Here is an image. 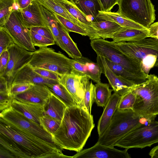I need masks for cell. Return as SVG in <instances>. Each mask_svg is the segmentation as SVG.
Returning a JSON list of instances; mask_svg holds the SVG:
<instances>
[{"label": "cell", "mask_w": 158, "mask_h": 158, "mask_svg": "<svg viewBox=\"0 0 158 158\" xmlns=\"http://www.w3.org/2000/svg\"><path fill=\"white\" fill-rule=\"evenodd\" d=\"M0 112L11 106L14 99L11 95L6 93H0Z\"/></svg>", "instance_id": "44"}, {"label": "cell", "mask_w": 158, "mask_h": 158, "mask_svg": "<svg viewBox=\"0 0 158 158\" xmlns=\"http://www.w3.org/2000/svg\"><path fill=\"white\" fill-rule=\"evenodd\" d=\"M14 43L13 40L6 28L4 26L0 27V54Z\"/></svg>", "instance_id": "40"}, {"label": "cell", "mask_w": 158, "mask_h": 158, "mask_svg": "<svg viewBox=\"0 0 158 158\" xmlns=\"http://www.w3.org/2000/svg\"><path fill=\"white\" fill-rule=\"evenodd\" d=\"M10 58L4 76L6 79L10 93V89L18 72L31 59L32 52L28 51L14 43L8 48Z\"/></svg>", "instance_id": "12"}, {"label": "cell", "mask_w": 158, "mask_h": 158, "mask_svg": "<svg viewBox=\"0 0 158 158\" xmlns=\"http://www.w3.org/2000/svg\"><path fill=\"white\" fill-rule=\"evenodd\" d=\"M0 135L12 142L27 158H69L55 143L0 121Z\"/></svg>", "instance_id": "2"}, {"label": "cell", "mask_w": 158, "mask_h": 158, "mask_svg": "<svg viewBox=\"0 0 158 158\" xmlns=\"http://www.w3.org/2000/svg\"><path fill=\"white\" fill-rule=\"evenodd\" d=\"M148 29L140 30L122 27L114 34L112 39L114 43L133 42L148 38Z\"/></svg>", "instance_id": "23"}, {"label": "cell", "mask_w": 158, "mask_h": 158, "mask_svg": "<svg viewBox=\"0 0 158 158\" xmlns=\"http://www.w3.org/2000/svg\"><path fill=\"white\" fill-rule=\"evenodd\" d=\"M95 126L93 115L78 105L67 107L52 137L62 150H82Z\"/></svg>", "instance_id": "1"}, {"label": "cell", "mask_w": 158, "mask_h": 158, "mask_svg": "<svg viewBox=\"0 0 158 158\" xmlns=\"http://www.w3.org/2000/svg\"><path fill=\"white\" fill-rule=\"evenodd\" d=\"M70 1L86 16L93 18L92 21H101L97 18L99 11H102L99 0H70Z\"/></svg>", "instance_id": "27"}, {"label": "cell", "mask_w": 158, "mask_h": 158, "mask_svg": "<svg viewBox=\"0 0 158 158\" xmlns=\"http://www.w3.org/2000/svg\"><path fill=\"white\" fill-rule=\"evenodd\" d=\"M92 24L96 31L97 39H112L114 34L122 27L114 22L108 20L92 21Z\"/></svg>", "instance_id": "25"}, {"label": "cell", "mask_w": 158, "mask_h": 158, "mask_svg": "<svg viewBox=\"0 0 158 158\" xmlns=\"http://www.w3.org/2000/svg\"><path fill=\"white\" fill-rule=\"evenodd\" d=\"M33 69L35 72L45 78L58 81L60 80V76L55 72L40 68H33Z\"/></svg>", "instance_id": "43"}, {"label": "cell", "mask_w": 158, "mask_h": 158, "mask_svg": "<svg viewBox=\"0 0 158 158\" xmlns=\"http://www.w3.org/2000/svg\"><path fill=\"white\" fill-rule=\"evenodd\" d=\"M15 158V156L9 151L0 147V158Z\"/></svg>", "instance_id": "50"}, {"label": "cell", "mask_w": 158, "mask_h": 158, "mask_svg": "<svg viewBox=\"0 0 158 158\" xmlns=\"http://www.w3.org/2000/svg\"><path fill=\"white\" fill-rule=\"evenodd\" d=\"M128 149L121 150L114 146L102 145L97 142L91 147L82 150L72 156L73 158H130Z\"/></svg>", "instance_id": "14"}, {"label": "cell", "mask_w": 158, "mask_h": 158, "mask_svg": "<svg viewBox=\"0 0 158 158\" xmlns=\"http://www.w3.org/2000/svg\"><path fill=\"white\" fill-rule=\"evenodd\" d=\"M90 45L97 56H104L123 66L129 72L145 79L148 75L143 70L140 64L124 54L115 46V43L102 38L91 40Z\"/></svg>", "instance_id": "7"}, {"label": "cell", "mask_w": 158, "mask_h": 158, "mask_svg": "<svg viewBox=\"0 0 158 158\" xmlns=\"http://www.w3.org/2000/svg\"><path fill=\"white\" fill-rule=\"evenodd\" d=\"M4 26L15 43L28 51L33 52L36 51L32 43L30 30L24 23L21 9L12 12Z\"/></svg>", "instance_id": "11"}, {"label": "cell", "mask_w": 158, "mask_h": 158, "mask_svg": "<svg viewBox=\"0 0 158 158\" xmlns=\"http://www.w3.org/2000/svg\"><path fill=\"white\" fill-rule=\"evenodd\" d=\"M60 77L59 82L65 87L78 105L85 109L84 105L85 91L90 79L86 76L76 73Z\"/></svg>", "instance_id": "13"}, {"label": "cell", "mask_w": 158, "mask_h": 158, "mask_svg": "<svg viewBox=\"0 0 158 158\" xmlns=\"http://www.w3.org/2000/svg\"><path fill=\"white\" fill-rule=\"evenodd\" d=\"M39 7L47 27L49 28L53 34L56 44L65 51V48L60 35L58 20L53 13L42 5L39 4Z\"/></svg>", "instance_id": "26"}, {"label": "cell", "mask_w": 158, "mask_h": 158, "mask_svg": "<svg viewBox=\"0 0 158 158\" xmlns=\"http://www.w3.org/2000/svg\"><path fill=\"white\" fill-rule=\"evenodd\" d=\"M59 81L42 77L35 72L33 68L27 64L24 66L18 72L12 83H26L35 85H43L47 86Z\"/></svg>", "instance_id": "19"}, {"label": "cell", "mask_w": 158, "mask_h": 158, "mask_svg": "<svg viewBox=\"0 0 158 158\" xmlns=\"http://www.w3.org/2000/svg\"><path fill=\"white\" fill-rule=\"evenodd\" d=\"M0 121L45 141L56 144L52 135L46 131L40 124L27 118L11 106L0 112Z\"/></svg>", "instance_id": "10"}, {"label": "cell", "mask_w": 158, "mask_h": 158, "mask_svg": "<svg viewBox=\"0 0 158 158\" xmlns=\"http://www.w3.org/2000/svg\"><path fill=\"white\" fill-rule=\"evenodd\" d=\"M34 85L32 84L26 83H12L10 89V94L14 97L15 95L28 90Z\"/></svg>", "instance_id": "42"}, {"label": "cell", "mask_w": 158, "mask_h": 158, "mask_svg": "<svg viewBox=\"0 0 158 158\" xmlns=\"http://www.w3.org/2000/svg\"><path fill=\"white\" fill-rule=\"evenodd\" d=\"M61 4L69 12L75 19L83 24L92 27V21L89 20L88 17L81 12L70 1L60 0Z\"/></svg>", "instance_id": "33"}, {"label": "cell", "mask_w": 158, "mask_h": 158, "mask_svg": "<svg viewBox=\"0 0 158 158\" xmlns=\"http://www.w3.org/2000/svg\"><path fill=\"white\" fill-rule=\"evenodd\" d=\"M10 55L7 50L0 54V75L3 76L6 69L9 61Z\"/></svg>", "instance_id": "46"}, {"label": "cell", "mask_w": 158, "mask_h": 158, "mask_svg": "<svg viewBox=\"0 0 158 158\" xmlns=\"http://www.w3.org/2000/svg\"><path fill=\"white\" fill-rule=\"evenodd\" d=\"M94 85L92 81H89L87 84L85 90L84 97V105L87 111L91 114L92 105L94 101Z\"/></svg>", "instance_id": "39"}, {"label": "cell", "mask_w": 158, "mask_h": 158, "mask_svg": "<svg viewBox=\"0 0 158 158\" xmlns=\"http://www.w3.org/2000/svg\"><path fill=\"white\" fill-rule=\"evenodd\" d=\"M33 0H16V2L21 9L28 6Z\"/></svg>", "instance_id": "51"}, {"label": "cell", "mask_w": 158, "mask_h": 158, "mask_svg": "<svg viewBox=\"0 0 158 158\" xmlns=\"http://www.w3.org/2000/svg\"><path fill=\"white\" fill-rule=\"evenodd\" d=\"M46 9L54 14L68 19L79 26L87 32L89 38L91 40L96 37V31L91 27L86 26L73 17L61 4L60 0H34Z\"/></svg>", "instance_id": "16"}, {"label": "cell", "mask_w": 158, "mask_h": 158, "mask_svg": "<svg viewBox=\"0 0 158 158\" xmlns=\"http://www.w3.org/2000/svg\"><path fill=\"white\" fill-rule=\"evenodd\" d=\"M142 116L133 110L117 109L110 124L103 133L99 136L98 143L107 146H114L118 140L135 127L155 119Z\"/></svg>", "instance_id": "3"}, {"label": "cell", "mask_w": 158, "mask_h": 158, "mask_svg": "<svg viewBox=\"0 0 158 158\" xmlns=\"http://www.w3.org/2000/svg\"><path fill=\"white\" fill-rule=\"evenodd\" d=\"M47 86L52 93L65 104L67 107L78 105L67 89L59 81Z\"/></svg>", "instance_id": "32"}, {"label": "cell", "mask_w": 158, "mask_h": 158, "mask_svg": "<svg viewBox=\"0 0 158 158\" xmlns=\"http://www.w3.org/2000/svg\"><path fill=\"white\" fill-rule=\"evenodd\" d=\"M113 90L109 88V85L101 82L94 85V101L98 106L105 107L112 96Z\"/></svg>", "instance_id": "31"}, {"label": "cell", "mask_w": 158, "mask_h": 158, "mask_svg": "<svg viewBox=\"0 0 158 158\" xmlns=\"http://www.w3.org/2000/svg\"><path fill=\"white\" fill-rule=\"evenodd\" d=\"M40 124L44 129L52 136L57 130L61 121L48 115L44 114L41 117Z\"/></svg>", "instance_id": "35"}, {"label": "cell", "mask_w": 158, "mask_h": 158, "mask_svg": "<svg viewBox=\"0 0 158 158\" xmlns=\"http://www.w3.org/2000/svg\"><path fill=\"white\" fill-rule=\"evenodd\" d=\"M158 143V121L155 119L133 129L114 144L125 149L143 148Z\"/></svg>", "instance_id": "8"}, {"label": "cell", "mask_w": 158, "mask_h": 158, "mask_svg": "<svg viewBox=\"0 0 158 158\" xmlns=\"http://www.w3.org/2000/svg\"><path fill=\"white\" fill-rule=\"evenodd\" d=\"M96 60L102 73L107 79L115 93L121 96L131 90L135 85L132 81L114 73L108 67L104 56H97Z\"/></svg>", "instance_id": "15"}, {"label": "cell", "mask_w": 158, "mask_h": 158, "mask_svg": "<svg viewBox=\"0 0 158 158\" xmlns=\"http://www.w3.org/2000/svg\"><path fill=\"white\" fill-rule=\"evenodd\" d=\"M58 28L60 38L65 48V52L69 56L73 59L82 57V54L76 44L69 35V32L59 21Z\"/></svg>", "instance_id": "29"}, {"label": "cell", "mask_w": 158, "mask_h": 158, "mask_svg": "<svg viewBox=\"0 0 158 158\" xmlns=\"http://www.w3.org/2000/svg\"><path fill=\"white\" fill-rule=\"evenodd\" d=\"M71 61L77 73L86 76L96 83L101 82L102 70L97 62L83 56L76 59H71Z\"/></svg>", "instance_id": "17"}, {"label": "cell", "mask_w": 158, "mask_h": 158, "mask_svg": "<svg viewBox=\"0 0 158 158\" xmlns=\"http://www.w3.org/2000/svg\"><path fill=\"white\" fill-rule=\"evenodd\" d=\"M0 147L9 151L15 158H27L26 155L12 142L0 135Z\"/></svg>", "instance_id": "36"}, {"label": "cell", "mask_w": 158, "mask_h": 158, "mask_svg": "<svg viewBox=\"0 0 158 158\" xmlns=\"http://www.w3.org/2000/svg\"><path fill=\"white\" fill-rule=\"evenodd\" d=\"M11 106L25 117L40 124V118L44 115L43 106L24 102L14 99Z\"/></svg>", "instance_id": "20"}, {"label": "cell", "mask_w": 158, "mask_h": 158, "mask_svg": "<svg viewBox=\"0 0 158 158\" xmlns=\"http://www.w3.org/2000/svg\"><path fill=\"white\" fill-rule=\"evenodd\" d=\"M30 31L32 43L35 47L40 48L56 44L54 41L44 37L32 30Z\"/></svg>", "instance_id": "41"}, {"label": "cell", "mask_w": 158, "mask_h": 158, "mask_svg": "<svg viewBox=\"0 0 158 158\" xmlns=\"http://www.w3.org/2000/svg\"><path fill=\"white\" fill-rule=\"evenodd\" d=\"M148 29V37L158 40V22L151 24Z\"/></svg>", "instance_id": "48"}, {"label": "cell", "mask_w": 158, "mask_h": 158, "mask_svg": "<svg viewBox=\"0 0 158 158\" xmlns=\"http://www.w3.org/2000/svg\"><path fill=\"white\" fill-rule=\"evenodd\" d=\"M33 68H40L57 73L60 76L76 73L68 58L60 52L47 47L39 48L32 52L28 63Z\"/></svg>", "instance_id": "6"}, {"label": "cell", "mask_w": 158, "mask_h": 158, "mask_svg": "<svg viewBox=\"0 0 158 158\" xmlns=\"http://www.w3.org/2000/svg\"><path fill=\"white\" fill-rule=\"evenodd\" d=\"M102 11H110L113 7L118 4L119 0H99Z\"/></svg>", "instance_id": "47"}, {"label": "cell", "mask_w": 158, "mask_h": 158, "mask_svg": "<svg viewBox=\"0 0 158 158\" xmlns=\"http://www.w3.org/2000/svg\"><path fill=\"white\" fill-rule=\"evenodd\" d=\"M105 59L108 67L114 73L132 81L135 85L141 84L147 79L129 72L121 65L114 63L107 58H105Z\"/></svg>", "instance_id": "30"}, {"label": "cell", "mask_w": 158, "mask_h": 158, "mask_svg": "<svg viewBox=\"0 0 158 158\" xmlns=\"http://www.w3.org/2000/svg\"><path fill=\"white\" fill-rule=\"evenodd\" d=\"M43 107L44 114L61 121L67 107L65 104L51 92Z\"/></svg>", "instance_id": "24"}, {"label": "cell", "mask_w": 158, "mask_h": 158, "mask_svg": "<svg viewBox=\"0 0 158 158\" xmlns=\"http://www.w3.org/2000/svg\"><path fill=\"white\" fill-rule=\"evenodd\" d=\"M121 96L114 93L105 107L102 114L98 124L97 130L99 136L101 135L109 126L115 110Z\"/></svg>", "instance_id": "21"}, {"label": "cell", "mask_w": 158, "mask_h": 158, "mask_svg": "<svg viewBox=\"0 0 158 158\" xmlns=\"http://www.w3.org/2000/svg\"><path fill=\"white\" fill-rule=\"evenodd\" d=\"M16 0H0V27L4 26L14 11Z\"/></svg>", "instance_id": "34"}, {"label": "cell", "mask_w": 158, "mask_h": 158, "mask_svg": "<svg viewBox=\"0 0 158 158\" xmlns=\"http://www.w3.org/2000/svg\"><path fill=\"white\" fill-rule=\"evenodd\" d=\"M30 29L44 37L54 41L53 34L50 30L48 27L41 26L32 27Z\"/></svg>", "instance_id": "45"}, {"label": "cell", "mask_w": 158, "mask_h": 158, "mask_svg": "<svg viewBox=\"0 0 158 158\" xmlns=\"http://www.w3.org/2000/svg\"><path fill=\"white\" fill-rule=\"evenodd\" d=\"M58 21L69 31L75 32L85 36H89L86 31L75 23L56 14H54Z\"/></svg>", "instance_id": "37"}, {"label": "cell", "mask_w": 158, "mask_h": 158, "mask_svg": "<svg viewBox=\"0 0 158 158\" xmlns=\"http://www.w3.org/2000/svg\"><path fill=\"white\" fill-rule=\"evenodd\" d=\"M135 99V95L131 90L123 94L121 96L117 109L120 110H133Z\"/></svg>", "instance_id": "38"}, {"label": "cell", "mask_w": 158, "mask_h": 158, "mask_svg": "<svg viewBox=\"0 0 158 158\" xmlns=\"http://www.w3.org/2000/svg\"><path fill=\"white\" fill-rule=\"evenodd\" d=\"M136 99L133 110L142 117L150 118L158 115V77L148 75L144 82L135 85L131 90Z\"/></svg>", "instance_id": "5"}, {"label": "cell", "mask_w": 158, "mask_h": 158, "mask_svg": "<svg viewBox=\"0 0 158 158\" xmlns=\"http://www.w3.org/2000/svg\"><path fill=\"white\" fill-rule=\"evenodd\" d=\"M115 45L124 54L139 63L147 75L152 68L158 67V39L146 38L133 42H118Z\"/></svg>", "instance_id": "4"}, {"label": "cell", "mask_w": 158, "mask_h": 158, "mask_svg": "<svg viewBox=\"0 0 158 158\" xmlns=\"http://www.w3.org/2000/svg\"><path fill=\"white\" fill-rule=\"evenodd\" d=\"M117 12L122 17L147 28L156 19L154 6L151 0H119Z\"/></svg>", "instance_id": "9"}, {"label": "cell", "mask_w": 158, "mask_h": 158, "mask_svg": "<svg viewBox=\"0 0 158 158\" xmlns=\"http://www.w3.org/2000/svg\"><path fill=\"white\" fill-rule=\"evenodd\" d=\"M51 91L44 85L34 84L26 91L16 95L14 98L21 102L44 105L46 102Z\"/></svg>", "instance_id": "18"}, {"label": "cell", "mask_w": 158, "mask_h": 158, "mask_svg": "<svg viewBox=\"0 0 158 158\" xmlns=\"http://www.w3.org/2000/svg\"><path fill=\"white\" fill-rule=\"evenodd\" d=\"M0 93L10 94L6 78L3 76L0 75Z\"/></svg>", "instance_id": "49"}, {"label": "cell", "mask_w": 158, "mask_h": 158, "mask_svg": "<svg viewBox=\"0 0 158 158\" xmlns=\"http://www.w3.org/2000/svg\"><path fill=\"white\" fill-rule=\"evenodd\" d=\"M24 23L29 29L32 27H47L40 11L39 4L33 0L25 8L21 9Z\"/></svg>", "instance_id": "22"}, {"label": "cell", "mask_w": 158, "mask_h": 158, "mask_svg": "<svg viewBox=\"0 0 158 158\" xmlns=\"http://www.w3.org/2000/svg\"><path fill=\"white\" fill-rule=\"evenodd\" d=\"M97 18L100 20H108L114 22L122 27L147 30L148 28L130 19L124 18L117 12L99 11Z\"/></svg>", "instance_id": "28"}]
</instances>
